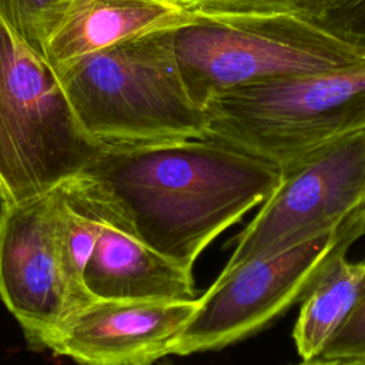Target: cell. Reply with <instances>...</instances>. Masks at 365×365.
<instances>
[{
  "instance_id": "1",
  "label": "cell",
  "mask_w": 365,
  "mask_h": 365,
  "mask_svg": "<svg viewBox=\"0 0 365 365\" xmlns=\"http://www.w3.org/2000/svg\"><path fill=\"white\" fill-rule=\"evenodd\" d=\"M145 245L192 272L200 254L279 180V167L205 134L104 145L81 173Z\"/></svg>"
},
{
  "instance_id": "2",
  "label": "cell",
  "mask_w": 365,
  "mask_h": 365,
  "mask_svg": "<svg viewBox=\"0 0 365 365\" xmlns=\"http://www.w3.org/2000/svg\"><path fill=\"white\" fill-rule=\"evenodd\" d=\"M173 46L182 84L202 108L235 88L365 63L362 51L298 13H187Z\"/></svg>"
},
{
  "instance_id": "3",
  "label": "cell",
  "mask_w": 365,
  "mask_h": 365,
  "mask_svg": "<svg viewBox=\"0 0 365 365\" xmlns=\"http://www.w3.org/2000/svg\"><path fill=\"white\" fill-rule=\"evenodd\" d=\"M173 29L120 41L57 73L78 123L94 140L124 145L208 133L207 110L182 84Z\"/></svg>"
},
{
  "instance_id": "4",
  "label": "cell",
  "mask_w": 365,
  "mask_h": 365,
  "mask_svg": "<svg viewBox=\"0 0 365 365\" xmlns=\"http://www.w3.org/2000/svg\"><path fill=\"white\" fill-rule=\"evenodd\" d=\"M103 147L78 123L54 68L0 16V204L76 178Z\"/></svg>"
},
{
  "instance_id": "5",
  "label": "cell",
  "mask_w": 365,
  "mask_h": 365,
  "mask_svg": "<svg viewBox=\"0 0 365 365\" xmlns=\"http://www.w3.org/2000/svg\"><path fill=\"white\" fill-rule=\"evenodd\" d=\"M205 110L207 134L281 167L365 128V63L235 88L211 98Z\"/></svg>"
},
{
  "instance_id": "6",
  "label": "cell",
  "mask_w": 365,
  "mask_h": 365,
  "mask_svg": "<svg viewBox=\"0 0 365 365\" xmlns=\"http://www.w3.org/2000/svg\"><path fill=\"white\" fill-rule=\"evenodd\" d=\"M359 237L361 215L289 250L220 272L197 299L170 355L221 349L261 331L302 299L327 264Z\"/></svg>"
},
{
  "instance_id": "7",
  "label": "cell",
  "mask_w": 365,
  "mask_h": 365,
  "mask_svg": "<svg viewBox=\"0 0 365 365\" xmlns=\"http://www.w3.org/2000/svg\"><path fill=\"white\" fill-rule=\"evenodd\" d=\"M365 208V128L335 137L279 167V180L221 272L335 230Z\"/></svg>"
},
{
  "instance_id": "8",
  "label": "cell",
  "mask_w": 365,
  "mask_h": 365,
  "mask_svg": "<svg viewBox=\"0 0 365 365\" xmlns=\"http://www.w3.org/2000/svg\"><path fill=\"white\" fill-rule=\"evenodd\" d=\"M0 298L34 351L46 349L70 312L56 188L0 204Z\"/></svg>"
},
{
  "instance_id": "9",
  "label": "cell",
  "mask_w": 365,
  "mask_h": 365,
  "mask_svg": "<svg viewBox=\"0 0 365 365\" xmlns=\"http://www.w3.org/2000/svg\"><path fill=\"white\" fill-rule=\"evenodd\" d=\"M197 299H101L73 309L46 349L80 365H153L194 314Z\"/></svg>"
},
{
  "instance_id": "10",
  "label": "cell",
  "mask_w": 365,
  "mask_h": 365,
  "mask_svg": "<svg viewBox=\"0 0 365 365\" xmlns=\"http://www.w3.org/2000/svg\"><path fill=\"white\" fill-rule=\"evenodd\" d=\"M81 177L88 184L100 218L98 238L84 274L88 294L101 299H195L192 272L138 240L94 184Z\"/></svg>"
},
{
  "instance_id": "11",
  "label": "cell",
  "mask_w": 365,
  "mask_h": 365,
  "mask_svg": "<svg viewBox=\"0 0 365 365\" xmlns=\"http://www.w3.org/2000/svg\"><path fill=\"white\" fill-rule=\"evenodd\" d=\"M187 11L178 0H70L48 38L44 58L60 73L86 56L120 41L178 26Z\"/></svg>"
},
{
  "instance_id": "12",
  "label": "cell",
  "mask_w": 365,
  "mask_h": 365,
  "mask_svg": "<svg viewBox=\"0 0 365 365\" xmlns=\"http://www.w3.org/2000/svg\"><path fill=\"white\" fill-rule=\"evenodd\" d=\"M346 252L335 255L302 298L294 328V342L302 361L319 356L324 345L354 308L364 279L365 259L349 262Z\"/></svg>"
},
{
  "instance_id": "13",
  "label": "cell",
  "mask_w": 365,
  "mask_h": 365,
  "mask_svg": "<svg viewBox=\"0 0 365 365\" xmlns=\"http://www.w3.org/2000/svg\"><path fill=\"white\" fill-rule=\"evenodd\" d=\"M56 192L60 247L71 312L93 299L86 288L84 274L98 238L100 218L88 184L81 175L60 184Z\"/></svg>"
},
{
  "instance_id": "14",
  "label": "cell",
  "mask_w": 365,
  "mask_h": 365,
  "mask_svg": "<svg viewBox=\"0 0 365 365\" xmlns=\"http://www.w3.org/2000/svg\"><path fill=\"white\" fill-rule=\"evenodd\" d=\"M70 0H0V16L33 50L44 48L64 16Z\"/></svg>"
},
{
  "instance_id": "15",
  "label": "cell",
  "mask_w": 365,
  "mask_h": 365,
  "mask_svg": "<svg viewBox=\"0 0 365 365\" xmlns=\"http://www.w3.org/2000/svg\"><path fill=\"white\" fill-rule=\"evenodd\" d=\"M301 14L365 54V0H311Z\"/></svg>"
},
{
  "instance_id": "16",
  "label": "cell",
  "mask_w": 365,
  "mask_h": 365,
  "mask_svg": "<svg viewBox=\"0 0 365 365\" xmlns=\"http://www.w3.org/2000/svg\"><path fill=\"white\" fill-rule=\"evenodd\" d=\"M318 358H365V279L354 308L324 345Z\"/></svg>"
},
{
  "instance_id": "17",
  "label": "cell",
  "mask_w": 365,
  "mask_h": 365,
  "mask_svg": "<svg viewBox=\"0 0 365 365\" xmlns=\"http://www.w3.org/2000/svg\"><path fill=\"white\" fill-rule=\"evenodd\" d=\"M311 0H181L187 13H298Z\"/></svg>"
},
{
  "instance_id": "18",
  "label": "cell",
  "mask_w": 365,
  "mask_h": 365,
  "mask_svg": "<svg viewBox=\"0 0 365 365\" xmlns=\"http://www.w3.org/2000/svg\"><path fill=\"white\" fill-rule=\"evenodd\" d=\"M297 365H365V358H336V359H322L315 358L311 361H302Z\"/></svg>"
},
{
  "instance_id": "19",
  "label": "cell",
  "mask_w": 365,
  "mask_h": 365,
  "mask_svg": "<svg viewBox=\"0 0 365 365\" xmlns=\"http://www.w3.org/2000/svg\"><path fill=\"white\" fill-rule=\"evenodd\" d=\"M361 232H362V235H365V208L361 214Z\"/></svg>"
},
{
  "instance_id": "20",
  "label": "cell",
  "mask_w": 365,
  "mask_h": 365,
  "mask_svg": "<svg viewBox=\"0 0 365 365\" xmlns=\"http://www.w3.org/2000/svg\"><path fill=\"white\" fill-rule=\"evenodd\" d=\"M158 365H175V364H173V362H163V364H158Z\"/></svg>"
},
{
  "instance_id": "21",
  "label": "cell",
  "mask_w": 365,
  "mask_h": 365,
  "mask_svg": "<svg viewBox=\"0 0 365 365\" xmlns=\"http://www.w3.org/2000/svg\"><path fill=\"white\" fill-rule=\"evenodd\" d=\"M178 1H181V0H178Z\"/></svg>"
}]
</instances>
